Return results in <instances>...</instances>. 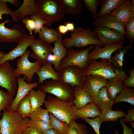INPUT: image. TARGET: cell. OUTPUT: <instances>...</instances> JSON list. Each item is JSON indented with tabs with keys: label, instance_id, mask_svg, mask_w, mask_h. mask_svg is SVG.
Segmentation results:
<instances>
[{
	"label": "cell",
	"instance_id": "1",
	"mask_svg": "<svg viewBox=\"0 0 134 134\" xmlns=\"http://www.w3.org/2000/svg\"><path fill=\"white\" fill-rule=\"evenodd\" d=\"M73 101H66L56 97L49 96L45 100L44 105L49 113L69 125L71 120L77 119V109Z\"/></svg>",
	"mask_w": 134,
	"mask_h": 134
},
{
	"label": "cell",
	"instance_id": "2",
	"mask_svg": "<svg viewBox=\"0 0 134 134\" xmlns=\"http://www.w3.org/2000/svg\"><path fill=\"white\" fill-rule=\"evenodd\" d=\"M35 15L45 22L44 26L48 28L54 23L63 19L65 13L56 0H35Z\"/></svg>",
	"mask_w": 134,
	"mask_h": 134
},
{
	"label": "cell",
	"instance_id": "3",
	"mask_svg": "<svg viewBox=\"0 0 134 134\" xmlns=\"http://www.w3.org/2000/svg\"><path fill=\"white\" fill-rule=\"evenodd\" d=\"M70 38L62 40L63 44L67 49L84 47L89 45H98L102 47L104 45L98 38L95 33L90 28L84 29L77 27L72 32Z\"/></svg>",
	"mask_w": 134,
	"mask_h": 134
},
{
	"label": "cell",
	"instance_id": "4",
	"mask_svg": "<svg viewBox=\"0 0 134 134\" xmlns=\"http://www.w3.org/2000/svg\"><path fill=\"white\" fill-rule=\"evenodd\" d=\"M83 73L85 76L96 75L107 79L116 77L123 81L128 77L122 69L115 68L110 62L107 60L102 59L98 61L97 60L94 59L91 61Z\"/></svg>",
	"mask_w": 134,
	"mask_h": 134
},
{
	"label": "cell",
	"instance_id": "5",
	"mask_svg": "<svg viewBox=\"0 0 134 134\" xmlns=\"http://www.w3.org/2000/svg\"><path fill=\"white\" fill-rule=\"evenodd\" d=\"M3 111L2 117L0 119V128L8 131L11 134H21L28 127L30 119L28 117L23 118L17 111L10 109Z\"/></svg>",
	"mask_w": 134,
	"mask_h": 134
},
{
	"label": "cell",
	"instance_id": "6",
	"mask_svg": "<svg viewBox=\"0 0 134 134\" xmlns=\"http://www.w3.org/2000/svg\"><path fill=\"white\" fill-rule=\"evenodd\" d=\"M39 90L46 93L53 95L62 100H74V88L68 84L62 83L59 80H52L38 87Z\"/></svg>",
	"mask_w": 134,
	"mask_h": 134
},
{
	"label": "cell",
	"instance_id": "7",
	"mask_svg": "<svg viewBox=\"0 0 134 134\" xmlns=\"http://www.w3.org/2000/svg\"><path fill=\"white\" fill-rule=\"evenodd\" d=\"M94 47L92 45L84 49H69L65 57L61 62L59 69L69 66H76L85 70L88 65L89 51Z\"/></svg>",
	"mask_w": 134,
	"mask_h": 134
},
{
	"label": "cell",
	"instance_id": "8",
	"mask_svg": "<svg viewBox=\"0 0 134 134\" xmlns=\"http://www.w3.org/2000/svg\"><path fill=\"white\" fill-rule=\"evenodd\" d=\"M84 71L79 67L69 66L60 69L57 71L59 80L63 83L73 88L78 86L82 88L86 77L83 74Z\"/></svg>",
	"mask_w": 134,
	"mask_h": 134
},
{
	"label": "cell",
	"instance_id": "9",
	"mask_svg": "<svg viewBox=\"0 0 134 134\" xmlns=\"http://www.w3.org/2000/svg\"><path fill=\"white\" fill-rule=\"evenodd\" d=\"M31 53L30 50H27L24 55L17 60V68L14 70L16 77L24 75L26 77L27 83L29 84L31 83L34 74L40 69L42 65L37 61L34 62H30L28 58Z\"/></svg>",
	"mask_w": 134,
	"mask_h": 134
},
{
	"label": "cell",
	"instance_id": "10",
	"mask_svg": "<svg viewBox=\"0 0 134 134\" xmlns=\"http://www.w3.org/2000/svg\"><path fill=\"white\" fill-rule=\"evenodd\" d=\"M10 21L6 20L0 23V44L18 43L27 35L24 28L20 25H14L11 29L6 27L5 24Z\"/></svg>",
	"mask_w": 134,
	"mask_h": 134
},
{
	"label": "cell",
	"instance_id": "11",
	"mask_svg": "<svg viewBox=\"0 0 134 134\" xmlns=\"http://www.w3.org/2000/svg\"><path fill=\"white\" fill-rule=\"evenodd\" d=\"M17 84V78L9 61L0 65V86L15 96Z\"/></svg>",
	"mask_w": 134,
	"mask_h": 134
},
{
	"label": "cell",
	"instance_id": "12",
	"mask_svg": "<svg viewBox=\"0 0 134 134\" xmlns=\"http://www.w3.org/2000/svg\"><path fill=\"white\" fill-rule=\"evenodd\" d=\"M124 40L105 46L102 47L95 45L94 49L88 55V63L91 60L99 58L107 60L110 62V58L113 53L123 47Z\"/></svg>",
	"mask_w": 134,
	"mask_h": 134
},
{
	"label": "cell",
	"instance_id": "13",
	"mask_svg": "<svg viewBox=\"0 0 134 134\" xmlns=\"http://www.w3.org/2000/svg\"><path fill=\"white\" fill-rule=\"evenodd\" d=\"M93 31L104 45L120 42L125 39V36L111 28L98 27H95Z\"/></svg>",
	"mask_w": 134,
	"mask_h": 134
},
{
	"label": "cell",
	"instance_id": "14",
	"mask_svg": "<svg viewBox=\"0 0 134 134\" xmlns=\"http://www.w3.org/2000/svg\"><path fill=\"white\" fill-rule=\"evenodd\" d=\"M32 52L30 56L35 59L42 65L46 64L48 56L52 52L53 47L40 40L36 39L30 46Z\"/></svg>",
	"mask_w": 134,
	"mask_h": 134
},
{
	"label": "cell",
	"instance_id": "15",
	"mask_svg": "<svg viewBox=\"0 0 134 134\" xmlns=\"http://www.w3.org/2000/svg\"><path fill=\"white\" fill-rule=\"evenodd\" d=\"M36 39L35 34L28 35L27 34L12 50L6 53L0 60V65L8 61H12L23 55L28 48Z\"/></svg>",
	"mask_w": 134,
	"mask_h": 134
},
{
	"label": "cell",
	"instance_id": "16",
	"mask_svg": "<svg viewBox=\"0 0 134 134\" xmlns=\"http://www.w3.org/2000/svg\"><path fill=\"white\" fill-rule=\"evenodd\" d=\"M124 25L134 18V0L126 1L110 15Z\"/></svg>",
	"mask_w": 134,
	"mask_h": 134
},
{
	"label": "cell",
	"instance_id": "17",
	"mask_svg": "<svg viewBox=\"0 0 134 134\" xmlns=\"http://www.w3.org/2000/svg\"><path fill=\"white\" fill-rule=\"evenodd\" d=\"M108 79L101 76L94 75L86 76L82 88L92 97L102 88L106 87Z\"/></svg>",
	"mask_w": 134,
	"mask_h": 134
},
{
	"label": "cell",
	"instance_id": "18",
	"mask_svg": "<svg viewBox=\"0 0 134 134\" xmlns=\"http://www.w3.org/2000/svg\"><path fill=\"white\" fill-rule=\"evenodd\" d=\"M17 78L18 85L17 91L9 109L13 111H17L18 103L31 89L38 87L37 82L29 84L26 82L20 76Z\"/></svg>",
	"mask_w": 134,
	"mask_h": 134
},
{
	"label": "cell",
	"instance_id": "19",
	"mask_svg": "<svg viewBox=\"0 0 134 134\" xmlns=\"http://www.w3.org/2000/svg\"><path fill=\"white\" fill-rule=\"evenodd\" d=\"M93 24L95 27H101L113 29L125 36L124 25L110 15L100 18H97L93 21Z\"/></svg>",
	"mask_w": 134,
	"mask_h": 134
},
{
	"label": "cell",
	"instance_id": "20",
	"mask_svg": "<svg viewBox=\"0 0 134 134\" xmlns=\"http://www.w3.org/2000/svg\"><path fill=\"white\" fill-rule=\"evenodd\" d=\"M36 11L35 0H24L19 7L14 11V17L11 20L17 23L19 20H23L26 16H32L34 15Z\"/></svg>",
	"mask_w": 134,
	"mask_h": 134
},
{
	"label": "cell",
	"instance_id": "21",
	"mask_svg": "<svg viewBox=\"0 0 134 134\" xmlns=\"http://www.w3.org/2000/svg\"><path fill=\"white\" fill-rule=\"evenodd\" d=\"M92 98L93 102L98 105L101 111L111 109L115 103L114 100L108 97L106 87L102 88Z\"/></svg>",
	"mask_w": 134,
	"mask_h": 134
},
{
	"label": "cell",
	"instance_id": "22",
	"mask_svg": "<svg viewBox=\"0 0 134 134\" xmlns=\"http://www.w3.org/2000/svg\"><path fill=\"white\" fill-rule=\"evenodd\" d=\"M126 0H102L100 7L97 13L98 18H100L110 15L111 13L125 2Z\"/></svg>",
	"mask_w": 134,
	"mask_h": 134
},
{
	"label": "cell",
	"instance_id": "23",
	"mask_svg": "<svg viewBox=\"0 0 134 134\" xmlns=\"http://www.w3.org/2000/svg\"><path fill=\"white\" fill-rule=\"evenodd\" d=\"M62 36L58 29L48 28L44 26L38 33V39L50 45L53 42H56Z\"/></svg>",
	"mask_w": 134,
	"mask_h": 134
},
{
	"label": "cell",
	"instance_id": "24",
	"mask_svg": "<svg viewBox=\"0 0 134 134\" xmlns=\"http://www.w3.org/2000/svg\"><path fill=\"white\" fill-rule=\"evenodd\" d=\"M35 73L38 77V83H43L44 81L46 79H59L58 72L53 67L52 64L49 63L42 65L40 69Z\"/></svg>",
	"mask_w": 134,
	"mask_h": 134
},
{
	"label": "cell",
	"instance_id": "25",
	"mask_svg": "<svg viewBox=\"0 0 134 134\" xmlns=\"http://www.w3.org/2000/svg\"><path fill=\"white\" fill-rule=\"evenodd\" d=\"M74 99L73 102L77 109L82 108L93 102L91 96L81 87L76 86L74 88Z\"/></svg>",
	"mask_w": 134,
	"mask_h": 134
},
{
	"label": "cell",
	"instance_id": "26",
	"mask_svg": "<svg viewBox=\"0 0 134 134\" xmlns=\"http://www.w3.org/2000/svg\"><path fill=\"white\" fill-rule=\"evenodd\" d=\"M62 7L64 13L74 15L82 11V0H56Z\"/></svg>",
	"mask_w": 134,
	"mask_h": 134
},
{
	"label": "cell",
	"instance_id": "27",
	"mask_svg": "<svg viewBox=\"0 0 134 134\" xmlns=\"http://www.w3.org/2000/svg\"><path fill=\"white\" fill-rule=\"evenodd\" d=\"M108 80L106 86L108 96L111 100H114L125 87L123 81L119 78L114 77Z\"/></svg>",
	"mask_w": 134,
	"mask_h": 134
},
{
	"label": "cell",
	"instance_id": "28",
	"mask_svg": "<svg viewBox=\"0 0 134 134\" xmlns=\"http://www.w3.org/2000/svg\"><path fill=\"white\" fill-rule=\"evenodd\" d=\"M101 112L98 107L93 102L89 103L83 107L77 109L76 111L77 119L89 118H95L100 115Z\"/></svg>",
	"mask_w": 134,
	"mask_h": 134
},
{
	"label": "cell",
	"instance_id": "29",
	"mask_svg": "<svg viewBox=\"0 0 134 134\" xmlns=\"http://www.w3.org/2000/svg\"><path fill=\"white\" fill-rule=\"evenodd\" d=\"M67 51L63 44L62 37H60L54 43V46L52 50V52L56 58L55 61L53 65L56 71L59 69L61 62L66 56Z\"/></svg>",
	"mask_w": 134,
	"mask_h": 134
},
{
	"label": "cell",
	"instance_id": "30",
	"mask_svg": "<svg viewBox=\"0 0 134 134\" xmlns=\"http://www.w3.org/2000/svg\"><path fill=\"white\" fill-rule=\"evenodd\" d=\"M27 95L33 112L41 107L45 101L46 93L39 90H35L32 89L28 93Z\"/></svg>",
	"mask_w": 134,
	"mask_h": 134
},
{
	"label": "cell",
	"instance_id": "31",
	"mask_svg": "<svg viewBox=\"0 0 134 134\" xmlns=\"http://www.w3.org/2000/svg\"><path fill=\"white\" fill-rule=\"evenodd\" d=\"M133 43L129 44L119 49V50L110 58V62L115 68L122 69L123 65L124 58L126 52L130 49H132Z\"/></svg>",
	"mask_w": 134,
	"mask_h": 134
},
{
	"label": "cell",
	"instance_id": "32",
	"mask_svg": "<svg viewBox=\"0 0 134 134\" xmlns=\"http://www.w3.org/2000/svg\"><path fill=\"white\" fill-rule=\"evenodd\" d=\"M126 113L121 110L114 111L111 109H105L101 111L98 116L102 122L108 121L116 122L119 118L124 117Z\"/></svg>",
	"mask_w": 134,
	"mask_h": 134
},
{
	"label": "cell",
	"instance_id": "33",
	"mask_svg": "<svg viewBox=\"0 0 134 134\" xmlns=\"http://www.w3.org/2000/svg\"><path fill=\"white\" fill-rule=\"evenodd\" d=\"M114 101L115 103L122 101L125 102L134 106V89L125 87L117 95Z\"/></svg>",
	"mask_w": 134,
	"mask_h": 134
},
{
	"label": "cell",
	"instance_id": "34",
	"mask_svg": "<svg viewBox=\"0 0 134 134\" xmlns=\"http://www.w3.org/2000/svg\"><path fill=\"white\" fill-rule=\"evenodd\" d=\"M17 111L23 119L27 118L33 112L32 106L27 95L18 103Z\"/></svg>",
	"mask_w": 134,
	"mask_h": 134
},
{
	"label": "cell",
	"instance_id": "35",
	"mask_svg": "<svg viewBox=\"0 0 134 134\" xmlns=\"http://www.w3.org/2000/svg\"><path fill=\"white\" fill-rule=\"evenodd\" d=\"M49 114L48 123L51 128L58 131L63 134H67L68 125L56 118L51 113L49 112Z\"/></svg>",
	"mask_w": 134,
	"mask_h": 134
},
{
	"label": "cell",
	"instance_id": "36",
	"mask_svg": "<svg viewBox=\"0 0 134 134\" xmlns=\"http://www.w3.org/2000/svg\"><path fill=\"white\" fill-rule=\"evenodd\" d=\"M14 96L9 92L0 89V112L10 109L14 99Z\"/></svg>",
	"mask_w": 134,
	"mask_h": 134
},
{
	"label": "cell",
	"instance_id": "37",
	"mask_svg": "<svg viewBox=\"0 0 134 134\" xmlns=\"http://www.w3.org/2000/svg\"><path fill=\"white\" fill-rule=\"evenodd\" d=\"M27 126L35 129L41 133L51 128L47 122L38 118L30 119Z\"/></svg>",
	"mask_w": 134,
	"mask_h": 134
},
{
	"label": "cell",
	"instance_id": "38",
	"mask_svg": "<svg viewBox=\"0 0 134 134\" xmlns=\"http://www.w3.org/2000/svg\"><path fill=\"white\" fill-rule=\"evenodd\" d=\"M75 119L71 120L68 125L67 134H89L85 125L77 123Z\"/></svg>",
	"mask_w": 134,
	"mask_h": 134
},
{
	"label": "cell",
	"instance_id": "39",
	"mask_svg": "<svg viewBox=\"0 0 134 134\" xmlns=\"http://www.w3.org/2000/svg\"><path fill=\"white\" fill-rule=\"evenodd\" d=\"M49 112L48 110L41 107L37 108L36 111L33 112L28 117L30 119L38 118L44 120L48 123H49Z\"/></svg>",
	"mask_w": 134,
	"mask_h": 134
},
{
	"label": "cell",
	"instance_id": "40",
	"mask_svg": "<svg viewBox=\"0 0 134 134\" xmlns=\"http://www.w3.org/2000/svg\"><path fill=\"white\" fill-rule=\"evenodd\" d=\"M101 0H83L84 4L88 10L90 11L93 18L96 20L97 18V8L100 4Z\"/></svg>",
	"mask_w": 134,
	"mask_h": 134
},
{
	"label": "cell",
	"instance_id": "41",
	"mask_svg": "<svg viewBox=\"0 0 134 134\" xmlns=\"http://www.w3.org/2000/svg\"><path fill=\"white\" fill-rule=\"evenodd\" d=\"M125 35L130 43H133L134 41V18L125 25Z\"/></svg>",
	"mask_w": 134,
	"mask_h": 134
},
{
	"label": "cell",
	"instance_id": "42",
	"mask_svg": "<svg viewBox=\"0 0 134 134\" xmlns=\"http://www.w3.org/2000/svg\"><path fill=\"white\" fill-rule=\"evenodd\" d=\"M4 14H9L12 18V20L14 18V11L8 7L6 2L3 0H0V20L3 19L2 15Z\"/></svg>",
	"mask_w": 134,
	"mask_h": 134
},
{
	"label": "cell",
	"instance_id": "43",
	"mask_svg": "<svg viewBox=\"0 0 134 134\" xmlns=\"http://www.w3.org/2000/svg\"><path fill=\"white\" fill-rule=\"evenodd\" d=\"M83 119L92 127L96 134H100V129L102 122L98 116L93 119L87 118Z\"/></svg>",
	"mask_w": 134,
	"mask_h": 134
},
{
	"label": "cell",
	"instance_id": "44",
	"mask_svg": "<svg viewBox=\"0 0 134 134\" xmlns=\"http://www.w3.org/2000/svg\"><path fill=\"white\" fill-rule=\"evenodd\" d=\"M30 18L33 19L35 22V26L34 31V33H39L45 24V22L40 18L35 15L31 16Z\"/></svg>",
	"mask_w": 134,
	"mask_h": 134
},
{
	"label": "cell",
	"instance_id": "45",
	"mask_svg": "<svg viewBox=\"0 0 134 134\" xmlns=\"http://www.w3.org/2000/svg\"><path fill=\"white\" fill-rule=\"evenodd\" d=\"M128 73L130 76L123 81L124 86L127 87H134V69H130L128 71Z\"/></svg>",
	"mask_w": 134,
	"mask_h": 134
},
{
	"label": "cell",
	"instance_id": "46",
	"mask_svg": "<svg viewBox=\"0 0 134 134\" xmlns=\"http://www.w3.org/2000/svg\"><path fill=\"white\" fill-rule=\"evenodd\" d=\"M23 22L25 25L26 28L28 30L30 35L33 34V32L35 28V24L34 20L32 18H25Z\"/></svg>",
	"mask_w": 134,
	"mask_h": 134
},
{
	"label": "cell",
	"instance_id": "47",
	"mask_svg": "<svg viewBox=\"0 0 134 134\" xmlns=\"http://www.w3.org/2000/svg\"><path fill=\"white\" fill-rule=\"evenodd\" d=\"M124 121L127 123L133 122L134 121V108L129 109L127 114L123 117Z\"/></svg>",
	"mask_w": 134,
	"mask_h": 134
},
{
	"label": "cell",
	"instance_id": "48",
	"mask_svg": "<svg viewBox=\"0 0 134 134\" xmlns=\"http://www.w3.org/2000/svg\"><path fill=\"white\" fill-rule=\"evenodd\" d=\"M119 118V122L122 124L123 129V134H134L132 129L126 125L122 117Z\"/></svg>",
	"mask_w": 134,
	"mask_h": 134
},
{
	"label": "cell",
	"instance_id": "49",
	"mask_svg": "<svg viewBox=\"0 0 134 134\" xmlns=\"http://www.w3.org/2000/svg\"><path fill=\"white\" fill-rule=\"evenodd\" d=\"M21 134H41L35 129L29 127H26Z\"/></svg>",
	"mask_w": 134,
	"mask_h": 134
},
{
	"label": "cell",
	"instance_id": "50",
	"mask_svg": "<svg viewBox=\"0 0 134 134\" xmlns=\"http://www.w3.org/2000/svg\"><path fill=\"white\" fill-rule=\"evenodd\" d=\"M41 134H63L58 131L52 128L49 129L41 133Z\"/></svg>",
	"mask_w": 134,
	"mask_h": 134
},
{
	"label": "cell",
	"instance_id": "51",
	"mask_svg": "<svg viewBox=\"0 0 134 134\" xmlns=\"http://www.w3.org/2000/svg\"><path fill=\"white\" fill-rule=\"evenodd\" d=\"M64 25L66 26L68 31H71L73 32L75 30L74 25L72 22H71L68 21L66 22Z\"/></svg>",
	"mask_w": 134,
	"mask_h": 134
},
{
	"label": "cell",
	"instance_id": "52",
	"mask_svg": "<svg viewBox=\"0 0 134 134\" xmlns=\"http://www.w3.org/2000/svg\"><path fill=\"white\" fill-rule=\"evenodd\" d=\"M58 29L60 33L63 35L65 34L68 31L67 28L65 25H59L58 27Z\"/></svg>",
	"mask_w": 134,
	"mask_h": 134
},
{
	"label": "cell",
	"instance_id": "53",
	"mask_svg": "<svg viewBox=\"0 0 134 134\" xmlns=\"http://www.w3.org/2000/svg\"><path fill=\"white\" fill-rule=\"evenodd\" d=\"M56 60V58L53 54H50L48 56L47 61L48 63L53 64Z\"/></svg>",
	"mask_w": 134,
	"mask_h": 134
},
{
	"label": "cell",
	"instance_id": "54",
	"mask_svg": "<svg viewBox=\"0 0 134 134\" xmlns=\"http://www.w3.org/2000/svg\"><path fill=\"white\" fill-rule=\"evenodd\" d=\"M7 2L11 3L14 6H18L20 4V1L18 0H3Z\"/></svg>",
	"mask_w": 134,
	"mask_h": 134
},
{
	"label": "cell",
	"instance_id": "55",
	"mask_svg": "<svg viewBox=\"0 0 134 134\" xmlns=\"http://www.w3.org/2000/svg\"><path fill=\"white\" fill-rule=\"evenodd\" d=\"M1 134H11L8 131L2 129L0 128Z\"/></svg>",
	"mask_w": 134,
	"mask_h": 134
},
{
	"label": "cell",
	"instance_id": "56",
	"mask_svg": "<svg viewBox=\"0 0 134 134\" xmlns=\"http://www.w3.org/2000/svg\"><path fill=\"white\" fill-rule=\"evenodd\" d=\"M6 54V53L3 51H0V60Z\"/></svg>",
	"mask_w": 134,
	"mask_h": 134
},
{
	"label": "cell",
	"instance_id": "57",
	"mask_svg": "<svg viewBox=\"0 0 134 134\" xmlns=\"http://www.w3.org/2000/svg\"><path fill=\"white\" fill-rule=\"evenodd\" d=\"M130 124L132 126V128H134V123L133 122L130 123Z\"/></svg>",
	"mask_w": 134,
	"mask_h": 134
},
{
	"label": "cell",
	"instance_id": "58",
	"mask_svg": "<svg viewBox=\"0 0 134 134\" xmlns=\"http://www.w3.org/2000/svg\"><path fill=\"white\" fill-rule=\"evenodd\" d=\"M0 134H1V132L0 131Z\"/></svg>",
	"mask_w": 134,
	"mask_h": 134
}]
</instances>
